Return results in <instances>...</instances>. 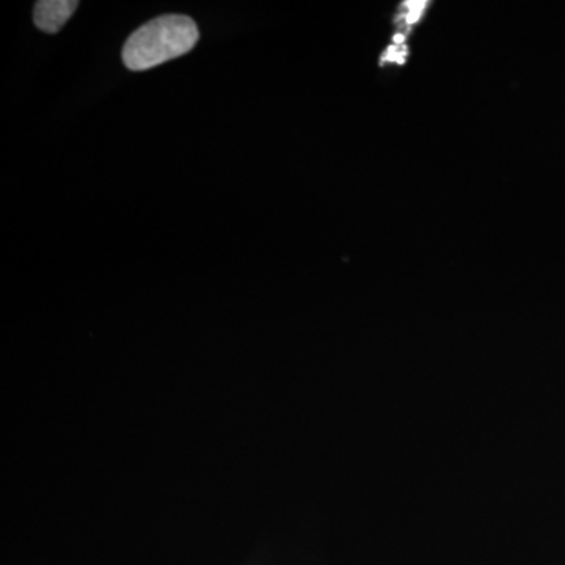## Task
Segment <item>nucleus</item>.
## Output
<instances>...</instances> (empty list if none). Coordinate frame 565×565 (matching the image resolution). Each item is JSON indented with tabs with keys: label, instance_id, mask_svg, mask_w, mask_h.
<instances>
[{
	"label": "nucleus",
	"instance_id": "obj_1",
	"mask_svg": "<svg viewBox=\"0 0 565 565\" xmlns=\"http://www.w3.org/2000/svg\"><path fill=\"white\" fill-rule=\"evenodd\" d=\"M199 39V28L189 17L156 18L129 36L122 47V62L132 71L151 70L189 54Z\"/></svg>",
	"mask_w": 565,
	"mask_h": 565
},
{
	"label": "nucleus",
	"instance_id": "obj_2",
	"mask_svg": "<svg viewBox=\"0 0 565 565\" xmlns=\"http://www.w3.org/2000/svg\"><path fill=\"white\" fill-rule=\"evenodd\" d=\"M79 7L76 0H41L33 10V21L40 31L57 33Z\"/></svg>",
	"mask_w": 565,
	"mask_h": 565
},
{
	"label": "nucleus",
	"instance_id": "obj_3",
	"mask_svg": "<svg viewBox=\"0 0 565 565\" xmlns=\"http://www.w3.org/2000/svg\"><path fill=\"white\" fill-rule=\"evenodd\" d=\"M427 7H429V2H423V0L401 3L399 14L396 18L397 28H399L397 32L408 35V32L412 31L416 22L422 20Z\"/></svg>",
	"mask_w": 565,
	"mask_h": 565
},
{
	"label": "nucleus",
	"instance_id": "obj_4",
	"mask_svg": "<svg viewBox=\"0 0 565 565\" xmlns=\"http://www.w3.org/2000/svg\"><path fill=\"white\" fill-rule=\"evenodd\" d=\"M408 57V47L407 44H396L392 43L384 55L381 57V65H386V63H396V65H404L405 61Z\"/></svg>",
	"mask_w": 565,
	"mask_h": 565
}]
</instances>
